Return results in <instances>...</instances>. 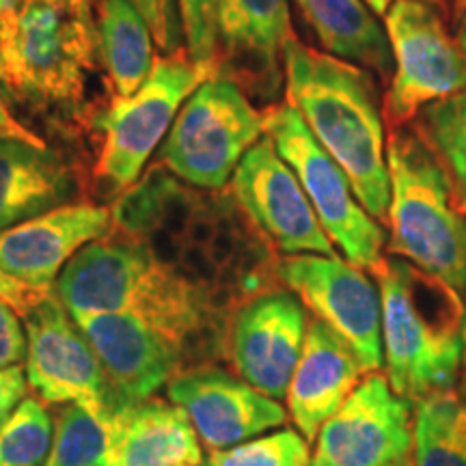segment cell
Listing matches in <instances>:
<instances>
[{"mask_svg": "<svg viewBox=\"0 0 466 466\" xmlns=\"http://www.w3.org/2000/svg\"><path fill=\"white\" fill-rule=\"evenodd\" d=\"M283 67L288 104L343 168L367 212L387 227L391 179L374 74L296 37L285 46Z\"/></svg>", "mask_w": 466, "mask_h": 466, "instance_id": "cell-1", "label": "cell"}, {"mask_svg": "<svg viewBox=\"0 0 466 466\" xmlns=\"http://www.w3.org/2000/svg\"><path fill=\"white\" fill-rule=\"evenodd\" d=\"M371 275L380 289L384 374L393 391L417 404L456 389L464 360L462 294L395 255Z\"/></svg>", "mask_w": 466, "mask_h": 466, "instance_id": "cell-2", "label": "cell"}, {"mask_svg": "<svg viewBox=\"0 0 466 466\" xmlns=\"http://www.w3.org/2000/svg\"><path fill=\"white\" fill-rule=\"evenodd\" d=\"M52 294L72 318L138 313L179 346L203 322L201 291L156 258L147 242L126 231H110L80 248L58 275Z\"/></svg>", "mask_w": 466, "mask_h": 466, "instance_id": "cell-3", "label": "cell"}, {"mask_svg": "<svg viewBox=\"0 0 466 466\" xmlns=\"http://www.w3.org/2000/svg\"><path fill=\"white\" fill-rule=\"evenodd\" d=\"M100 44L91 0H20L0 15V85L37 110H74Z\"/></svg>", "mask_w": 466, "mask_h": 466, "instance_id": "cell-4", "label": "cell"}, {"mask_svg": "<svg viewBox=\"0 0 466 466\" xmlns=\"http://www.w3.org/2000/svg\"><path fill=\"white\" fill-rule=\"evenodd\" d=\"M387 165L391 179L387 253L464 294L466 214L458 209L447 173L412 124L389 127Z\"/></svg>", "mask_w": 466, "mask_h": 466, "instance_id": "cell-5", "label": "cell"}, {"mask_svg": "<svg viewBox=\"0 0 466 466\" xmlns=\"http://www.w3.org/2000/svg\"><path fill=\"white\" fill-rule=\"evenodd\" d=\"M264 137V113L250 104L248 93L233 80L214 76L179 108L162 143L160 162L197 188L220 190Z\"/></svg>", "mask_w": 466, "mask_h": 466, "instance_id": "cell-6", "label": "cell"}, {"mask_svg": "<svg viewBox=\"0 0 466 466\" xmlns=\"http://www.w3.org/2000/svg\"><path fill=\"white\" fill-rule=\"evenodd\" d=\"M264 121L266 134L281 158L294 168L330 242L339 247L352 266L374 270L384 258L387 231L359 201L343 168L316 141L299 110L288 102L266 110Z\"/></svg>", "mask_w": 466, "mask_h": 466, "instance_id": "cell-7", "label": "cell"}, {"mask_svg": "<svg viewBox=\"0 0 466 466\" xmlns=\"http://www.w3.org/2000/svg\"><path fill=\"white\" fill-rule=\"evenodd\" d=\"M384 28L395 61L382 102L387 130L410 126L428 104L466 91V55L447 28L445 9L428 0H395Z\"/></svg>", "mask_w": 466, "mask_h": 466, "instance_id": "cell-8", "label": "cell"}, {"mask_svg": "<svg viewBox=\"0 0 466 466\" xmlns=\"http://www.w3.org/2000/svg\"><path fill=\"white\" fill-rule=\"evenodd\" d=\"M203 80L206 76L182 52L160 56L141 89L126 100H113L106 113L97 116L102 147L96 175L106 192L134 186L179 108Z\"/></svg>", "mask_w": 466, "mask_h": 466, "instance_id": "cell-9", "label": "cell"}, {"mask_svg": "<svg viewBox=\"0 0 466 466\" xmlns=\"http://www.w3.org/2000/svg\"><path fill=\"white\" fill-rule=\"evenodd\" d=\"M28 387L44 404L83 406L104 423L119 408L96 350L55 294L25 316Z\"/></svg>", "mask_w": 466, "mask_h": 466, "instance_id": "cell-10", "label": "cell"}, {"mask_svg": "<svg viewBox=\"0 0 466 466\" xmlns=\"http://www.w3.org/2000/svg\"><path fill=\"white\" fill-rule=\"evenodd\" d=\"M277 277L357 352L370 374L382 370L380 289L363 268L326 255H285Z\"/></svg>", "mask_w": 466, "mask_h": 466, "instance_id": "cell-11", "label": "cell"}, {"mask_svg": "<svg viewBox=\"0 0 466 466\" xmlns=\"http://www.w3.org/2000/svg\"><path fill=\"white\" fill-rule=\"evenodd\" d=\"M231 192L250 223L283 255L339 258L300 179L268 134L240 160Z\"/></svg>", "mask_w": 466, "mask_h": 466, "instance_id": "cell-12", "label": "cell"}, {"mask_svg": "<svg viewBox=\"0 0 466 466\" xmlns=\"http://www.w3.org/2000/svg\"><path fill=\"white\" fill-rule=\"evenodd\" d=\"M415 404L371 371L316 436L311 466H384L412 451Z\"/></svg>", "mask_w": 466, "mask_h": 466, "instance_id": "cell-13", "label": "cell"}, {"mask_svg": "<svg viewBox=\"0 0 466 466\" xmlns=\"http://www.w3.org/2000/svg\"><path fill=\"white\" fill-rule=\"evenodd\" d=\"M168 400L188 415L201 445L231 450L288 423L281 401L217 367H197L168 382Z\"/></svg>", "mask_w": 466, "mask_h": 466, "instance_id": "cell-14", "label": "cell"}, {"mask_svg": "<svg viewBox=\"0 0 466 466\" xmlns=\"http://www.w3.org/2000/svg\"><path fill=\"white\" fill-rule=\"evenodd\" d=\"M214 25L217 76L275 100L285 80V46L294 37L288 0H214Z\"/></svg>", "mask_w": 466, "mask_h": 466, "instance_id": "cell-15", "label": "cell"}, {"mask_svg": "<svg viewBox=\"0 0 466 466\" xmlns=\"http://www.w3.org/2000/svg\"><path fill=\"white\" fill-rule=\"evenodd\" d=\"M309 318L294 291H266L238 309L231 360L238 374L268 398L285 400L305 346Z\"/></svg>", "mask_w": 466, "mask_h": 466, "instance_id": "cell-16", "label": "cell"}, {"mask_svg": "<svg viewBox=\"0 0 466 466\" xmlns=\"http://www.w3.org/2000/svg\"><path fill=\"white\" fill-rule=\"evenodd\" d=\"M74 319L96 350L121 406L151 400L177 376L182 346L138 313H86Z\"/></svg>", "mask_w": 466, "mask_h": 466, "instance_id": "cell-17", "label": "cell"}, {"mask_svg": "<svg viewBox=\"0 0 466 466\" xmlns=\"http://www.w3.org/2000/svg\"><path fill=\"white\" fill-rule=\"evenodd\" d=\"M113 231V214L97 203H66L0 231V268L28 288L52 291L67 261Z\"/></svg>", "mask_w": 466, "mask_h": 466, "instance_id": "cell-18", "label": "cell"}, {"mask_svg": "<svg viewBox=\"0 0 466 466\" xmlns=\"http://www.w3.org/2000/svg\"><path fill=\"white\" fill-rule=\"evenodd\" d=\"M370 374L352 348L322 319L309 318L305 346L291 376L288 415L309 442Z\"/></svg>", "mask_w": 466, "mask_h": 466, "instance_id": "cell-19", "label": "cell"}, {"mask_svg": "<svg viewBox=\"0 0 466 466\" xmlns=\"http://www.w3.org/2000/svg\"><path fill=\"white\" fill-rule=\"evenodd\" d=\"M108 425L106 466L201 464V441L173 401L147 400L119 408Z\"/></svg>", "mask_w": 466, "mask_h": 466, "instance_id": "cell-20", "label": "cell"}, {"mask_svg": "<svg viewBox=\"0 0 466 466\" xmlns=\"http://www.w3.org/2000/svg\"><path fill=\"white\" fill-rule=\"evenodd\" d=\"M76 192L74 168L48 145L0 138V231L66 206Z\"/></svg>", "mask_w": 466, "mask_h": 466, "instance_id": "cell-21", "label": "cell"}, {"mask_svg": "<svg viewBox=\"0 0 466 466\" xmlns=\"http://www.w3.org/2000/svg\"><path fill=\"white\" fill-rule=\"evenodd\" d=\"M329 55L378 74L384 85L395 72L387 28L365 0H296Z\"/></svg>", "mask_w": 466, "mask_h": 466, "instance_id": "cell-22", "label": "cell"}, {"mask_svg": "<svg viewBox=\"0 0 466 466\" xmlns=\"http://www.w3.org/2000/svg\"><path fill=\"white\" fill-rule=\"evenodd\" d=\"M151 28L130 0H100L97 44L113 100H126L149 78L156 66Z\"/></svg>", "mask_w": 466, "mask_h": 466, "instance_id": "cell-23", "label": "cell"}, {"mask_svg": "<svg viewBox=\"0 0 466 466\" xmlns=\"http://www.w3.org/2000/svg\"><path fill=\"white\" fill-rule=\"evenodd\" d=\"M412 456L417 466H466V401L456 389L415 404Z\"/></svg>", "mask_w": 466, "mask_h": 466, "instance_id": "cell-24", "label": "cell"}, {"mask_svg": "<svg viewBox=\"0 0 466 466\" xmlns=\"http://www.w3.org/2000/svg\"><path fill=\"white\" fill-rule=\"evenodd\" d=\"M451 184L453 201L466 214V91L428 104L412 121Z\"/></svg>", "mask_w": 466, "mask_h": 466, "instance_id": "cell-25", "label": "cell"}, {"mask_svg": "<svg viewBox=\"0 0 466 466\" xmlns=\"http://www.w3.org/2000/svg\"><path fill=\"white\" fill-rule=\"evenodd\" d=\"M106 456L108 425L83 406L63 408L44 466H106Z\"/></svg>", "mask_w": 466, "mask_h": 466, "instance_id": "cell-26", "label": "cell"}, {"mask_svg": "<svg viewBox=\"0 0 466 466\" xmlns=\"http://www.w3.org/2000/svg\"><path fill=\"white\" fill-rule=\"evenodd\" d=\"M55 421L39 398H26L0 423V466H44Z\"/></svg>", "mask_w": 466, "mask_h": 466, "instance_id": "cell-27", "label": "cell"}, {"mask_svg": "<svg viewBox=\"0 0 466 466\" xmlns=\"http://www.w3.org/2000/svg\"><path fill=\"white\" fill-rule=\"evenodd\" d=\"M208 466H311V450L299 430L283 428L231 450L212 451Z\"/></svg>", "mask_w": 466, "mask_h": 466, "instance_id": "cell-28", "label": "cell"}, {"mask_svg": "<svg viewBox=\"0 0 466 466\" xmlns=\"http://www.w3.org/2000/svg\"><path fill=\"white\" fill-rule=\"evenodd\" d=\"M184 25V42L190 61L197 69L214 78L217 76V25H214V0H177Z\"/></svg>", "mask_w": 466, "mask_h": 466, "instance_id": "cell-29", "label": "cell"}, {"mask_svg": "<svg viewBox=\"0 0 466 466\" xmlns=\"http://www.w3.org/2000/svg\"><path fill=\"white\" fill-rule=\"evenodd\" d=\"M130 3L147 20L160 50H165L167 55L182 50L184 25L177 0H130Z\"/></svg>", "mask_w": 466, "mask_h": 466, "instance_id": "cell-30", "label": "cell"}, {"mask_svg": "<svg viewBox=\"0 0 466 466\" xmlns=\"http://www.w3.org/2000/svg\"><path fill=\"white\" fill-rule=\"evenodd\" d=\"M26 359V330L20 313L0 300V370Z\"/></svg>", "mask_w": 466, "mask_h": 466, "instance_id": "cell-31", "label": "cell"}, {"mask_svg": "<svg viewBox=\"0 0 466 466\" xmlns=\"http://www.w3.org/2000/svg\"><path fill=\"white\" fill-rule=\"evenodd\" d=\"M26 370L22 365H11L0 370V423L7 419L28 393Z\"/></svg>", "mask_w": 466, "mask_h": 466, "instance_id": "cell-32", "label": "cell"}, {"mask_svg": "<svg viewBox=\"0 0 466 466\" xmlns=\"http://www.w3.org/2000/svg\"><path fill=\"white\" fill-rule=\"evenodd\" d=\"M48 294L50 291L28 288L26 283L17 281V279L7 275V272L0 268V300L7 302L9 307H14L22 318H25L35 305H39Z\"/></svg>", "mask_w": 466, "mask_h": 466, "instance_id": "cell-33", "label": "cell"}, {"mask_svg": "<svg viewBox=\"0 0 466 466\" xmlns=\"http://www.w3.org/2000/svg\"><path fill=\"white\" fill-rule=\"evenodd\" d=\"M22 138V141L35 143V145H46L42 137L28 130L25 124L15 119L14 113H11L9 104H7V91L3 89L0 85V138Z\"/></svg>", "mask_w": 466, "mask_h": 466, "instance_id": "cell-34", "label": "cell"}, {"mask_svg": "<svg viewBox=\"0 0 466 466\" xmlns=\"http://www.w3.org/2000/svg\"><path fill=\"white\" fill-rule=\"evenodd\" d=\"M365 3H367V7L374 11L376 15H384L389 11V7H391V5L395 3V0H365ZM428 3L439 5L441 9L447 11V7H450V3H453V0H428Z\"/></svg>", "mask_w": 466, "mask_h": 466, "instance_id": "cell-35", "label": "cell"}, {"mask_svg": "<svg viewBox=\"0 0 466 466\" xmlns=\"http://www.w3.org/2000/svg\"><path fill=\"white\" fill-rule=\"evenodd\" d=\"M384 466H417V462H415V456H412V451H410V453H406V456L393 460V462H389Z\"/></svg>", "mask_w": 466, "mask_h": 466, "instance_id": "cell-36", "label": "cell"}, {"mask_svg": "<svg viewBox=\"0 0 466 466\" xmlns=\"http://www.w3.org/2000/svg\"><path fill=\"white\" fill-rule=\"evenodd\" d=\"M453 14L462 20V15L466 14V0H453Z\"/></svg>", "mask_w": 466, "mask_h": 466, "instance_id": "cell-37", "label": "cell"}, {"mask_svg": "<svg viewBox=\"0 0 466 466\" xmlns=\"http://www.w3.org/2000/svg\"><path fill=\"white\" fill-rule=\"evenodd\" d=\"M458 39H460V44H462V50H464V55H466V14L462 15V26H460Z\"/></svg>", "mask_w": 466, "mask_h": 466, "instance_id": "cell-38", "label": "cell"}, {"mask_svg": "<svg viewBox=\"0 0 466 466\" xmlns=\"http://www.w3.org/2000/svg\"><path fill=\"white\" fill-rule=\"evenodd\" d=\"M458 393H460V398H462V400L466 401V367H464L462 374H460V387H458Z\"/></svg>", "mask_w": 466, "mask_h": 466, "instance_id": "cell-39", "label": "cell"}, {"mask_svg": "<svg viewBox=\"0 0 466 466\" xmlns=\"http://www.w3.org/2000/svg\"><path fill=\"white\" fill-rule=\"evenodd\" d=\"M17 3H20V0H0V15L7 14V11H9L11 7H15Z\"/></svg>", "mask_w": 466, "mask_h": 466, "instance_id": "cell-40", "label": "cell"}, {"mask_svg": "<svg viewBox=\"0 0 466 466\" xmlns=\"http://www.w3.org/2000/svg\"><path fill=\"white\" fill-rule=\"evenodd\" d=\"M464 363H466V326H464Z\"/></svg>", "mask_w": 466, "mask_h": 466, "instance_id": "cell-41", "label": "cell"}, {"mask_svg": "<svg viewBox=\"0 0 466 466\" xmlns=\"http://www.w3.org/2000/svg\"><path fill=\"white\" fill-rule=\"evenodd\" d=\"M182 466H208V462H201V464H182Z\"/></svg>", "mask_w": 466, "mask_h": 466, "instance_id": "cell-42", "label": "cell"}]
</instances>
